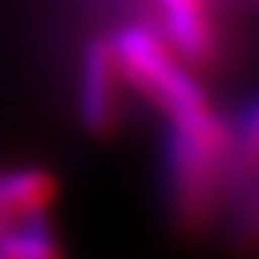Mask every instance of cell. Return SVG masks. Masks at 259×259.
Segmentation results:
<instances>
[{
    "label": "cell",
    "mask_w": 259,
    "mask_h": 259,
    "mask_svg": "<svg viewBox=\"0 0 259 259\" xmlns=\"http://www.w3.org/2000/svg\"><path fill=\"white\" fill-rule=\"evenodd\" d=\"M155 6L160 33L188 66H207L218 58L215 0H155Z\"/></svg>",
    "instance_id": "cell-1"
},
{
    "label": "cell",
    "mask_w": 259,
    "mask_h": 259,
    "mask_svg": "<svg viewBox=\"0 0 259 259\" xmlns=\"http://www.w3.org/2000/svg\"><path fill=\"white\" fill-rule=\"evenodd\" d=\"M229 177L237 185L259 182V97L245 105L229 130Z\"/></svg>",
    "instance_id": "cell-2"
},
{
    "label": "cell",
    "mask_w": 259,
    "mask_h": 259,
    "mask_svg": "<svg viewBox=\"0 0 259 259\" xmlns=\"http://www.w3.org/2000/svg\"><path fill=\"white\" fill-rule=\"evenodd\" d=\"M237 243H240V248L248 251V254H256L259 251V188H254L248 193V201H245L243 212H240Z\"/></svg>",
    "instance_id": "cell-3"
}]
</instances>
